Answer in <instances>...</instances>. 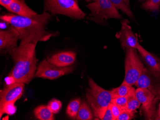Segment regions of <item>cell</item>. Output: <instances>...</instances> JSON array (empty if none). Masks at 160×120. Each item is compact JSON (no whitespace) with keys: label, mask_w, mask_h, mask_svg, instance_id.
Segmentation results:
<instances>
[{"label":"cell","mask_w":160,"mask_h":120,"mask_svg":"<svg viewBox=\"0 0 160 120\" xmlns=\"http://www.w3.org/2000/svg\"><path fill=\"white\" fill-rule=\"evenodd\" d=\"M19 34L14 27H11L6 30L0 31V50L6 53L17 46Z\"/></svg>","instance_id":"obj_12"},{"label":"cell","mask_w":160,"mask_h":120,"mask_svg":"<svg viewBox=\"0 0 160 120\" xmlns=\"http://www.w3.org/2000/svg\"><path fill=\"white\" fill-rule=\"evenodd\" d=\"M25 88V83H14L10 84L0 93V109L10 102H16L21 97Z\"/></svg>","instance_id":"obj_11"},{"label":"cell","mask_w":160,"mask_h":120,"mask_svg":"<svg viewBox=\"0 0 160 120\" xmlns=\"http://www.w3.org/2000/svg\"><path fill=\"white\" fill-rule=\"evenodd\" d=\"M44 12L52 15L60 14L76 19L84 18L86 16L77 0H44Z\"/></svg>","instance_id":"obj_4"},{"label":"cell","mask_w":160,"mask_h":120,"mask_svg":"<svg viewBox=\"0 0 160 120\" xmlns=\"http://www.w3.org/2000/svg\"><path fill=\"white\" fill-rule=\"evenodd\" d=\"M81 104V101L80 98L74 99L69 103L66 110V113L70 119H76Z\"/></svg>","instance_id":"obj_19"},{"label":"cell","mask_w":160,"mask_h":120,"mask_svg":"<svg viewBox=\"0 0 160 120\" xmlns=\"http://www.w3.org/2000/svg\"><path fill=\"white\" fill-rule=\"evenodd\" d=\"M110 106H111V110H112L114 120H117L119 114H120L122 109L118 106L112 103H110Z\"/></svg>","instance_id":"obj_27"},{"label":"cell","mask_w":160,"mask_h":120,"mask_svg":"<svg viewBox=\"0 0 160 120\" xmlns=\"http://www.w3.org/2000/svg\"><path fill=\"white\" fill-rule=\"evenodd\" d=\"M16 102H12L7 103L4 105L2 108L0 109V117H2V114L4 113L8 114L9 115H12L16 113L17 111V108L14 103Z\"/></svg>","instance_id":"obj_23"},{"label":"cell","mask_w":160,"mask_h":120,"mask_svg":"<svg viewBox=\"0 0 160 120\" xmlns=\"http://www.w3.org/2000/svg\"><path fill=\"white\" fill-rule=\"evenodd\" d=\"M160 7V0H147L142 5V8L149 11H156Z\"/></svg>","instance_id":"obj_22"},{"label":"cell","mask_w":160,"mask_h":120,"mask_svg":"<svg viewBox=\"0 0 160 120\" xmlns=\"http://www.w3.org/2000/svg\"><path fill=\"white\" fill-rule=\"evenodd\" d=\"M34 113L36 118L39 120H54L53 113L50 111L48 105L39 106L34 110Z\"/></svg>","instance_id":"obj_16"},{"label":"cell","mask_w":160,"mask_h":120,"mask_svg":"<svg viewBox=\"0 0 160 120\" xmlns=\"http://www.w3.org/2000/svg\"><path fill=\"white\" fill-rule=\"evenodd\" d=\"M76 55L74 52L65 51L54 55L47 60L51 64L60 67L71 66L76 60Z\"/></svg>","instance_id":"obj_13"},{"label":"cell","mask_w":160,"mask_h":120,"mask_svg":"<svg viewBox=\"0 0 160 120\" xmlns=\"http://www.w3.org/2000/svg\"><path fill=\"white\" fill-rule=\"evenodd\" d=\"M73 67H60L51 64L47 60L39 63L35 77L49 79H54L73 71Z\"/></svg>","instance_id":"obj_8"},{"label":"cell","mask_w":160,"mask_h":120,"mask_svg":"<svg viewBox=\"0 0 160 120\" xmlns=\"http://www.w3.org/2000/svg\"><path fill=\"white\" fill-rule=\"evenodd\" d=\"M137 50L142 56L149 70L153 72L160 73V59L146 50L141 45L138 46Z\"/></svg>","instance_id":"obj_14"},{"label":"cell","mask_w":160,"mask_h":120,"mask_svg":"<svg viewBox=\"0 0 160 120\" xmlns=\"http://www.w3.org/2000/svg\"><path fill=\"white\" fill-rule=\"evenodd\" d=\"M112 4L118 10H120L124 12L128 17L133 20L134 19L133 14L130 9L129 3H126L123 0H110Z\"/></svg>","instance_id":"obj_20"},{"label":"cell","mask_w":160,"mask_h":120,"mask_svg":"<svg viewBox=\"0 0 160 120\" xmlns=\"http://www.w3.org/2000/svg\"><path fill=\"white\" fill-rule=\"evenodd\" d=\"M13 1L14 0H0V4L5 9H7L8 7L13 2Z\"/></svg>","instance_id":"obj_29"},{"label":"cell","mask_w":160,"mask_h":120,"mask_svg":"<svg viewBox=\"0 0 160 120\" xmlns=\"http://www.w3.org/2000/svg\"><path fill=\"white\" fill-rule=\"evenodd\" d=\"M93 119L92 112L89 104L83 101L81 104L76 120H91Z\"/></svg>","instance_id":"obj_17"},{"label":"cell","mask_w":160,"mask_h":120,"mask_svg":"<svg viewBox=\"0 0 160 120\" xmlns=\"http://www.w3.org/2000/svg\"><path fill=\"white\" fill-rule=\"evenodd\" d=\"M102 120H114V117H113V113H112V110H111L110 104L108 106L104 116H103Z\"/></svg>","instance_id":"obj_28"},{"label":"cell","mask_w":160,"mask_h":120,"mask_svg":"<svg viewBox=\"0 0 160 120\" xmlns=\"http://www.w3.org/2000/svg\"><path fill=\"white\" fill-rule=\"evenodd\" d=\"M140 1H142L143 0H140Z\"/></svg>","instance_id":"obj_33"},{"label":"cell","mask_w":160,"mask_h":120,"mask_svg":"<svg viewBox=\"0 0 160 120\" xmlns=\"http://www.w3.org/2000/svg\"><path fill=\"white\" fill-rule=\"evenodd\" d=\"M126 3H129V0H123Z\"/></svg>","instance_id":"obj_32"},{"label":"cell","mask_w":160,"mask_h":120,"mask_svg":"<svg viewBox=\"0 0 160 120\" xmlns=\"http://www.w3.org/2000/svg\"><path fill=\"white\" fill-rule=\"evenodd\" d=\"M50 13L44 12L40 15L26 17L13 14L2 16L1 20L14 27L19 34L20 45L46 41L53 36L46 30V26L52 19Z\"/></svg>","instance_id":"obj_1"},{"label":"cell","mask_w":160,"mask_h":120,"mask_svg":"<svg viewBox=\"0 0 160 120\" xmlns=\"http://www.w3.org/2000/svg\"><path fill=\"white\" fill-rule=\"evenodd\" d=\"M157 115H158V119L160 120V102L159 104V109H158V112H157Z\"/></svg>","instance_id":"obj_30"},{"label":"cell","mask_w":160,"mask_h":120,"mask_svg":"<svg viewBox=\"0 0 160 120\" xmlns=\"http://www.w3.org/2000/svg\"><path fill=\"white\" fill-rule=\"evenodd\" d=\"M116 36L120 41L121 47L124 50L128 48L137 49L140 45L138 36L132 30L128 20L122 21L121 29L116 34Z\"/></svg>","instance_id":"obj_10"},{"label":"cell","mask_w":160,"mask_h":120,"mask_svg":"<svg viewBox=\"0 0 160 120\" xmlns=\"http://www.w3.org/2000/svg\"><path fill=\"white\" fill-rule=\"evenodd\" d=\"M135 112L129 111L127 109H124L121 111L117 120H130L135 117Z\"/></svg>","instance_id":"obj_26"},{"label":"cell","mask_w":160,"mask_h":120,"mask_svg":"<svg viewBox=\"0 0 160 120\" xmlns=\"http://www.w3.org/2000/svg\"><path fill=\"white\" fill-rule=\"evenodd\" d=\"M132 87V86L122 82L120 86L113 89L111 90L112 98L127 95Z\"/></svg>","instance_id":"obj_21"},{"label":"cell","mask_w":160,"mask_h":120,"mask_svg":"<svg viewBox=\"0 0 160 120\" xmlns=\"http://www.w3.org/2000/svg\"><path fill=\"white\" fill-rule=\"evenodd\" d=\"M48 106L53 114H57L61 110L62 103L59 100L53 98L48 103Z\"/></svg>","instance_id":"obj_24"},{"label":"cell","mask_w":160,"mask_h":120,"mask_svg":"<svg viewBox=\"0 0 160 120\" xmlns=\"http://www.w3.org/2000/svg\"><path fill=\"white\" fill-rule=\"evenodd\" d=\"M136 95L139 100L144 113L146 120H153L156 118V104L160 98L147 89H136Z\"/></svg>","instance_id":"obj_7"},{"label":"cell","mask_w":160,"mask_h":120,"mask_svg":"<svg viewBox=\"0 0 160 120\" xmlns=\"http://www.w3.org/2000/svg\"><path fill=\"white\" fill-rule=\"evenodd\" d=\"M6 9L10 12L23 17H32L38 15L27 5L25 0H14Z\"/></svg>","instance_id":"obj_15"},{"label":"cell","mask_w":160,"mask_h":120,"mask_svg":"<svg viewBox=\"0 0 160 120\" xmlns=\"http://www.w3.org/2000/svg\"><path fill=\"white\" fill-rule=\"evenodd\" d=\"M128 95H127L125 96L120 97L112 98L111 103L118 106L122 110L126 109L128 98Z\"/></svg>","instance_id":"obj_25"},{"label":"cell","mask_w":160,"mask_h":120,"mask_svg":"<svg viewBox=\"0 0 160 120\" xmlns=\"http://www.w3.org/2000/svg\"><path fill=\"white\" fill-rule=\"evenodd\" d=\"M128 95V98L126 109L135 112L140 107L141 103L136 95V89L134 88L133 87L132 88Z\"/></svg>","instance_id":"obj_18"},{"label":"cell","mask_w":160,"mask_h":120,"mask_svg":"<svg viewBox=\"0 0 160 120\" xmlns=\"http://www.w3.org/2000/svg\"><path fill=\"white\" fill-rule=\"evenodd\" d=\"M36 45H20L9 52L14 62V66L9 74L12 84H29L35 77L37 70L36 55Z\"/></svg>","instance_id":"obj_2"},{"label":"cell","mask_w":160,"mask_h":120,"mask_svg":"<svg viewBox=\"0 0 160 120\" xmlns=\"http://www.w3.org/2000/svg\"><path fill=\"white\" fill-rule=\"evenodd\" d=\"M88 83L89 87L86 91L87 102L94 116L101 120L111 103L112 98L111 90L101 87L91 78H89Z\"/></svg>","instance_id":"obj_3"},{"label":"cell","mask_w":160,"mask_h":120,"mask_svg":"<svg viewBox=\"0 0 160 120\" xmlns=\"http://www.w3.org/2000/svg\"><path fill=\"white\" fill-rule=\"evenodd\" d=\"M135 86L147 89L160 99V73L153 72L145 68Z\"/></svg>","instance_id":"obj_9"},{"label":"cell","mask_w":160,"mask_h":120,"mask_svg":"<svg viewBox=\"0 0 160 120\" xmlns=\"http://www.w3.org/2000/svg\"><path fill=\"white\" fill-rule=\"evenodd\" d=\"M85 1L87 2H94L97 1V0H85Z\"/></svg>","instance_id":"obj_31"},{"label":"cell","mask_w":160,"mask_h":120,"mask_svg":"<svg viewBox=\"0 0 160 120\" xmlns=\"http://www.w3.org/2000/svg\"><path fill=\"white\" fill-rule=\"evenodd\" d=\"M136 50L132 48L126 49L125 75L123 82L132 86L135 85L145 68Z\"/></svg>","instance_id":"obj_6"},{"label":"cell","mask_w":160,"mask_h":120,"mask_svg":"<svg viewBox=\"0 0 160 120\" xmlns=\"http://www.w3.org/2000/svg\"><path fill=\"white\" fill-rule=\"evenodd\" d=\"M91 12L90 20L98 24H103L108 19H120L122 16L110 0H97L86 5Z\"/></svg>","instance_id":"obj_5"}]
</instances>
